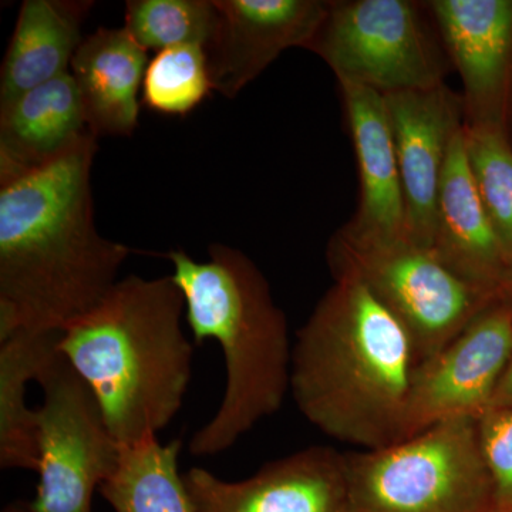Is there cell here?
Listing matches in <instances>:
<instances>
[{
    "label": "cell",
    "instance_id": "6da1fadb",
    "mask_svg": "<svg viewBox=\"0 0 512 512\" xmlns=\"http://www.w3.org/2000/svg\"><path fill=\"white\" fill-rule=\"evenodd\" d=\"M97 151L87 130L53 160L0 178V340L60 332L119 282L133 249L97 231Z\"/></svg>",
    "mask_w": 512,
    "mask_h": 512
},
{
    "label": "cell",
    "instance_id": "7a4b0ae2",
    "mask_svg": "<svg viewBox=\"0 0 512 512\" xmlns=\"http://www.w3.org/2000/svg\"><path fill=\"white\" fill-rule=\"evenodd\" d=\"M292 350L293 400L332 439L362 450L402 441L419 357L409 332L352 275H335Z\"/></svg>",
    "mask_w": 512,
    "mask_h": 512
},
{
    "label": "cell",
    "instance_id": "3957f363",
    "mask_svg": "<svg viewBox=\"0 0 512 512\" xmlns=\"http://www.w3.org/2000/svg\"><path fill=\"white\" fill-rule=\"evenodd\" d=\"M184 311L171 275H128L60 333V353L121 447L158 437L183 407L194 360Z\"/></svg>",
    "mask_w": 512,
    "mask_h": 512
},
{
    "label": "cell",
    "instance_id": "277c9868",
    "mask_svg": "<svg viewBox=\"0 0 512 512\" xmlns=\"http://www.w3.org/2000/svg\"><path fill=\"white\" fill-rule=\"evenodd\" d=\"M208 255L205 262L183 251L165 255L184 296L192 338L197 345L217 340L227 372L220 407L188 443L194 457L229 450L259 421L278 413L291 389L288 322L269 282L237 248L212 244Z\"/></svg>",
    "mask_w": 512,
    "mask_h": 512
},
{
    "label": "cell",
    "instance_id": "5b68a950",
    "mask_svg": "<svg viewBox=\"0 0 512 512\" xmlns=\"http://www.w3.org/2000/svg\"><path fill=\"white\" fill-rule=\"evenodd\" d=\"M353 512H495L480 420L441 421L409 439L346 453Z\"/></svg>",
    "mask_w": 512,
    "mask_h": 512
},
{
    "label": "cell",
    "instance_id": "8992f818",
    "mask_svg": "<svg viewBox=\"0 0 512 512\" xmlns=\"http://www.w3.org/2000/svg\"><path fill=\"white\" fill-rule=\"evenodd\" d=\"M431 22L427 2H329L306 50L328 64L339 84H357L380 94L429 90L444 84L451 67Z\"/></svg>",
    "mask_w": 512,
    "mask_h": 512
},
{
    "label": "cell",
    "instance_id": "52a82bcc",
    "mask_svg": "<svg viewBox=\"0 0 512 512\" xmlns=\"http://www.w3.org/2000/svg\"><path fill=\"white\" fill-rule=\"evenodd\" d=\"M332 275L363 282L409 332L420 363L437 355L500 296L468 284L409 239L369 241L339 231L328 244Z\"/></svg>",
    "mask_w": 512,
    "mask_h": 512
},
{
    "label": "cell",
    "instance_id": "ba28073f",
    "mask_svg": "<svg viewBox=\"0 0 512 512\" xmlns=\"http://www.w3.org/2000/svg\"><path fill=\"white\" fill-rule=\"evenodd\" d=\"M39 483L23 512H92L93 497L119 466L121 446L111 436L92 390L60 353L37 380Z\"/></svg>",
    "mask_w": 512,
    "mask_h": 512
},
{
    "label": "cell",
    "instance_id": "9c48e42d",
    "mask_svg": "<svg viewBox=\"0 0 512 512\" xmlns=\"http://www.w3.org/2000/svg\"><path fill=\"white\" fill-rule=\"evenodd\" d=\"M512 357V305L498 296L414 373L403 440L441 421L480 420Z\"/></svg>",
    "mask_w": 512,
    "mask_h": 512
},
{
    "label": "cell",
    "instance_id": "30bf717a",
    "mask_svg": "<svg viewBox=\"0 0 512 512\" xmlns=\"http://www.w3.org/2000/svg\"><path fill=\"white\" fill-rule=\"evenodd\" d=\"M427 6L463 83L464 127L510 136L512 0H433Z\"/></svg>",
    "mask_w": 512,
    "mask_h": 512
},
{
    "label": "cell",
    "instance_id": "8fae6325",
    "mask_svg": "<svg viewBox=\"0 0 512 512\" xmlns=\"http://www.w3.org/2000/svg\"><path fill=\"white\" fill-rule=\"evenodd\" d=\"M195 512H353L346 453L312 446L227 481L202 467L183 473Z\"/></svg>",
    "mask_w": 512,
    "mask_h": 512
},
{
    "label": "cell",
    "instance_id": "7c38bea8",
    "mask_svg": "<svg viewBox=\"0 0 512 512\" xmlns=\"http://www.w3.org/2000/svg\"><path fill=\"white\" fill-rule=\"evenodd\" d=\"M402 177L407 237L433 248L437 195L448 154L464 128L461 94L446 83L383 94Z\"/></svg>",
    "mask_w": 512,
    "mask_h": 512
},
{
    "label": "cell",
    "instance_id": "4fadbf2b",
    "mask_svg": "<svg viewBox=\"0 0 512 512\" xmlns=\"http://www.w3.org/2000/svg\"><path fill=\"white\" fill-rule=\"evenodd\" d=\"M217 25L205 47L212 87L227 99L291 47L306 49L329 0H214Z\"/></svg>",
    "mask_w": 512,
    "mask_h": 512
},
{
    "label": "cell",
    "instance_id": "5bb4252c",
    "mask_svg": "<svg viewBox=\"0 0 512 512\" xmlns=\"http://www.w3.org/2000/svg\"><path fill=\"white\" fill-rule=\"evenodd\" d=\"M339 86L360 183L359 207L340 231L369 241L409 239L402 177L383 94L357 84Z\"/></svg>",
    "mask_w": 512,
    "mask_h": 512
},
{
    "label": "cell",
    "instance_id": "9a60e30c",
    "mask_svg": "<svg viewBox=\"0 0 512 512\" xmlns=\"http://www.w3.org/2000/svg\"><path fill=\"white\" fill-rule=\"evenodd\" d=\"M431 249L468 284L501 293L511 266L471 174L464 128L451 146L441 177Z\"/></svg>",
    "mask_w": 512,
    "mask_h": 512
},
{
    "label": "cell",
    "instance_id": "2e32d148",
    "mask_svg": "<svg viewBox=\"0 0 512 512\" xmlns=\"http://www.w3.org/2000/svg\"><path fill=\"white\" fill-rule=\"evenodd\" d=\"M147 52L126 28H100L80 43L70 74L93 136H131L136 130Z\"/></svg>",
    "mask_w": 512,
    "mask_h": 512
},
{
    "label": "cell",
    "instance_id": "e0dca14e",
    "mask_svg": "<svg viewBox=\"0 0 512 512\" xmlns=\"http://www.w3.org/2000/svg\"><path fill=\"white\" fill-rule=\"evenodd\" d=\"M89 0H25L0 76V109L40 84L70 72L82 43Z\"/></svg>",
    "mask_w": 512,
    "mask_h": 512
},
{
    "label": "cell",
    "instance_id": "ac0fdd59",
    "mask_svg": "<svg viewBox=\"0 0 512 512\" xmlns=\"http://www.w3.org/2000/svg\"><path fill=\"white\" fill-rule=\"evenodd\" d=\"M86 131L70 72L29 90L0 109V178L53 160Z\"/></svg>",
    "mask_w": 512,
    "mask_h": 512
},
{
    "label": "cell",
    "instance_id": "d6986e66",
    "mask_svg": "<svg viewBox=\"0 0 512 512\" xmlns=\"http://www.w3.org/2000/svg\"><path fill=\"white\" fill-rule=\"evenodd\" d=\"M60 332L19 330L0 340V467L37 471V416L26 404L36 382L59 357Z\"/></svg>",
    "mask_w": 512,
    "mask_h": 512
},
{
    "label": "cell",
    "instance_id": "ffe728a7",
    "mask_svg": "<svg viewBox=\"0 0 512 512\" xmlns=\"http://www.w3.org/2000/svg\"><path fill=\"white\" fill-rule=\"evenodd\" d=\"M183 440L158 437L121 447L119 466L99 493L114 512H195L180 473Z\"/></svg>",
    "mask_w": 512,
    "mask_h": 512
},
{
    "label": "cell",
    "instance_id": "44dd1931",
    "mask_svg": "<svg viewBox=\"0 0 512 512\" xmlns=\"http://www.w3.org/2000/svg\"><path fill=\"white\" fill-rule=\"evenodd\" d=\"M217 25L214 0H130L126 25L146 50L200 45L207 47Z\"/></svg>",
    "mask_w": 512,
    "mask_h": 512
},
{
    "label": "cell",
    "instance_id": "7402d4cb",
    "mask_svg": "<svg viewBox=\"0 0 512 512\" xmlns=\"http://www.w3.org/2000/svg\"><path fill=\"white\" fill-rule=\"evenodd\" d=\"M212 90L205 47H171L157 52L148 63L141 104L165 116H187Z\"/></svg>",
    "mask_w": 512,
    "mask_h": 512
},
{
    "label": "cell",
    "instance_id": "603a6c76",
    "mask_svg": "<svg viewBox=\"0 0 512 512\" xmlns=\"http://www.w3.org/2000/svg\"><path fill=\"white\" fill-rule=\"evenodd\" d=\"M468 164L488 220L512 266V146L503 131L464 127Z\"/></svg>",
    "mask_w": 512,
    "mask_h": 512
},
{
    "label": "cell",
    "instance_id": "cb8c5ba5",
    "mask_svg": "<svg viewBox=\"0 0 512 512\" xmlns=\"http://www.w3.org/2000/svg\"><path fill=\"white\" fill-rule=\"evenodd\" d=\"M480 436L495 512H512V409L488 410L480 419Z\"/></svg>",
    "mask_w": 512,
    "mask_h": 512
},
{
    "label": "cell",
    "instance_id": "d4e9b609",
    "mask_svg": "<svg viewBox=\"0 0 512 512\" xmlns=\"http://www.w3.org/2000/svg\"><path fill=\"white\" fill-rule=\"evenodd\" d=\"M491 409H512V357L503 379L495 390Z\"/></svg>",
    "mask_w": 512,
    "mask_h": 512
},
{
    "label": "cell",
    "instance_id": "484cf974",
    "mask_svg": "<svg viewBox=\"0 0 512 512\" xmlns=\"http://www.w3.org/2000/svg\"><path fill=\"white\" fill-rule=\"evenodd\" d=\"M501 296L512 305V266L508 271L507 278H505L503 288H501Z\"/></svg>",
    "mask_w": 512,
    "mask_h": 512
},
{
    "label": "cell",
    "instance_id": "4316f807",
    "mask_svg": "<svg viewBox=\"0 0 512 512\" xmlns=\"http://www.w3.org/2000/svg\"><path fill=\"white\" fill-rule=\"evenodd\" d=\"M2 512H23L22 505H20V500L13 501V503L6 505Z\"/></svg>",
    "mask_w": 512,
    "mask_h": 512
}]
</instances>
